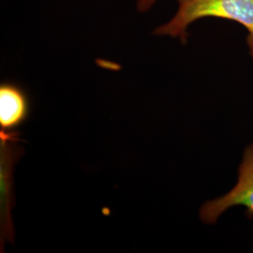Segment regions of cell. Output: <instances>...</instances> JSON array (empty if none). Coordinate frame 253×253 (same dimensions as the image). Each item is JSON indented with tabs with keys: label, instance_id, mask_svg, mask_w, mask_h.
<instances>
[{
	"label": "cell",
	"instance_id": "obj_1",
	"mask_svg": "<svg viewBox=\"0 0 253 253\" xmlns=\"http://www.w3.org/2000/svg\"><path fill=\"white\" fill-rule=\"evenodd\" d=\"M177 9L172 18L154 29V35L188 41V29L203 18L225 19L248 31L247 43L253 58V0H175Z\"/></svg>",
	"mask_w": 253,
	"mask_h": 253
},
{
	"label": "cell",
	"instance_id": "obj_4",
	"mask_svg": "<svg viewBox=\"0 0 253 253\" xmlns=\"http://www.w3.org/2000/svg\"><path fill=\"white\" fill-rule=\"evenodd\" d=\"M31 104L27 92L13 83L0 85V130L14 131L30 115Z\"/></svg>",
	"mask_w": 253,
	"mask_h": 253
},
{
	"label": "cell",
	"instance_id": "obj_5",
	"mask_svg": "<svg viewBox=\"0 0 253 253\" xmlns=\"http://www.w3.org/2000/svg\"><path fill=\"white\" fill-rule=\"evenodd\" d=\"M159 0H137L136 8L137 10L140 12H147L148 10L152 9L154 5L158 2Z\"/></svg>",
	"mask_w": 253,
	"mask_h": 253
},
{
	"label": "cell",
	"instance_id": "obj_3",
	"mask_svg": "<svg viewBox=\"0 0 253 253\" xmlns=\"http://www.w3.org/2000/svg\"><path fill=\"white\" fill-rule=\"evenodd\" d=\"M235 207L246 208L253 215V144L245 148L235 186L222 196L206 202L200 208L199 217L206 224H215Z\"/></svg>",
	"mask_w": 253,
	"mask_h": 253
},
{
	"label": "cell",
	"instance_id": "obj_2",
	"mask_svg": "<svg viewBox=\"0 0 253 253\" xmlns=\"http://www.w3.org/2000/svg\"><path fill=\"white\" fill-rule=\"evenodd\" d=\"M18 130H0V250L4 252L5 243H14V228L11 210L14 206L13 169L25 154L20 145Z\"/></svg>",
	"mask_w": 253,
	"mask_h": 253
}]
</instances>
